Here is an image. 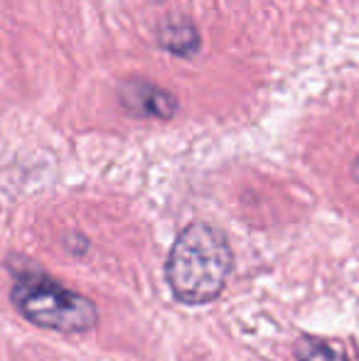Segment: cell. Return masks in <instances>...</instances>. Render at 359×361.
<instances>
[{
	"instance_id": "cell-7",
	"label": "cell",
	"mask_w": 359,
	"mask_h": 361,
	"mask_svg": "<svg viewBox=\"0 0 359 361\" xmlns=\"http://www.w3.org/2000/svg\"><path fill=\"white\" fill-rule=\"evenodd\" d=\"M155 3H163V0H155Z\"/></svg>"
},
{
	"instance_id": "cell-1",
	"label": "cell",
	"mask_w": 359,
	"mask_h": 361,
	"mask_svg": "<svg viewBox=\"0 0 359 361\" xmlns=\"http://www.w3.org/2000/svg\"><path fill=\"white\" fill-rule=\"evenodd\" d=\"M234 251L221 228L192 221L178 233L165 261V281L182 305H209L224 293Z\"/></svg>"
},
{
	"instance_id": "cell-5",
	"label": "cell",
	"mask_w": 359,
	"mask_h": 361,
	"mask_svg": "<svg viewBox=\"0 0 359 361\" xmlns=\"http://www.w3.org/2000/svg\"><path fill=\"white\" fill-rule=\"evenodd\" d=\"M298 361H347L345 347L335 339L322 337H300L296 342Z\"/></svg>"
},
{
	"instance_id": "cell-2",
	"label": "cell",
	"mask_w": 359,
	"mask_h": 361,
	"mask_svg": "<svg viewBox=\"0 0 359 361\" xmlns=\"http://www.w3.org/2000/svg\"><path fill=\"white\" fill-rule=\"evenodd\" d=\"M10 271L15 278L10 300L28 322L62 334H84L96 329L99 307L87 295L64 286L39 266L28 263V258H20V263L13 261Z\"/></svg>"
},
{
	"instance_id": "cell-4",
	"label": "cell",
	"mask_w": 359,
	"mask_h": 361,
	"mask_svg": "<svg viewBox=\"0 0 359 361\" xmlns=\"http://www.w3.org/2000/svg\"><path fill=\"white\" fill-rule=\"evenodd\" d=\"M160 47L168 49L175 57H195L200 52V32L190 20H170L158 32Z\"/></svg>"
},
{
	"instance_id": "cell-3",
	"label": "cell",
	"mask_w": 359,
	"mask_h": 361,
	"mask_svg": "<svg viewBox=\"0 0 359 361\" xmlns=\"http://www.w3.org/2000/svg\"><path fill=\"white\" fill-rule=\"evenodd\" d=\"M118 101L123 111H128L135 118H173L178 114L180 104L170 91L150 84L145 79H128L121 84Z\"/></svg>"
},
{
	"instance_id": "cell-6",
	"label": "cell",
	"mask_w": 359,
	"mask_h": 361,
	"mask_svg": "<svg viewBox=\"0 0 359 361\" xmlns=\"http://www.w3.org/2000/svg\"><path fill=\"white\" fill-rule=\"evenodd\" d=\"M352 177H355V182L359 185V155L355 157V162H352Z\"/></svg>"
}]
</instances>
